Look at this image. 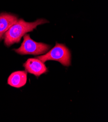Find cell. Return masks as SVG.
<instances>
[{
    "label": "cell",
    "mask_w": 108,
    "mask_h": 122,
    "mask_svg": "<svg viewBox=\"0 0 108 122\" xmlns=\"http://www.w3.org/2000/svg\"><path fill=\"white\" fill-rule=\"evenodd\" d=\"M49 22L45 19H38L32 22H26L23 19L18 20L4 35L5 45L9 47L19 43L22 36L28 32L33 31L38 25Z\"/></svg>",
    "instance_id": "cell-1"
},
{
    "label": "cell",
    "mask_w": 108,
    "mask_h": 122,
    "mask_svg": "<svg viewBox=\"0 0 108 122\" xmlns=\"http://www.w3.org/2000/svg\"><path fill=\"white\" fill-rule=\"evenodd\" d=\"M37 58L43 63L48 60H55L66 67L71 65V53L69 50L65 45L57 42L49 52Z\"/></svg>",
    "instance_id": "cell-2"
},
{
    "label": "cell",
    "mask_w": 108,
    "mask_h": 122,
    "mask_svg": "<svg viewBox=\"0 0 108 122\" xmlns=\"http://www.w3.org/2000/svg\"><path fill=\"white\" fill-rule=\"evenodd\" d=\"M51 46L42 42H37L32 40L30 35L23 36V41L20 47L14 51L21 55H39L45 54L49 50Z\"/></svg>",
    "instance_id": "cell-3"
},
{
    "label": "cell",
    "mask_w": 108,
    "mask_h": 122,
    "mask_svg": "<svg viewBox=\"0 0 108 122\" xmlns=\"http://www.w3.org/2000/svg\"><path fill=\"white\" fill-rule=\"evenodd\" d=\"M26 72L39 77L41 75L48 71L44 63L37 58H30L27 59L26 61L23 64Z\"/></svg>",
    "instance_id": "cell-4"
},
{
    "label": "cell",
    "mask_w": 108,
    "mask_h": 122,
    "mask_svg": "<svg viewBox=\"0 0 108 122\" xmlns=\"http://www.w3.org/2000/svg\"><path fill=\"white\" fill-rule=\"evenodd\" d=\"M27 79V75L26 71H17L10 75L8 78L7 84L12 87L19 88L26 84Z\"/></svg>",
    "instance_id": "cell-5"
},
{
    "label": "cell",
    "mask_w": 108,
    "mask_h": 122,
    "mask_svg": "<svg viewBox=\"0 0 108 122\" xmlns=\"http://www.w3.org/2000/svg\"><path fill=\"white\" fill-rule=\"evenodd\" d=\"M18 20V17L13 14L7 13L0 14V41L2 40L6 32Z\"/></svg>",
    "instance_id": "cell-6"
}]
</instances>
